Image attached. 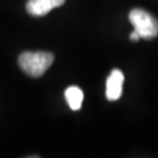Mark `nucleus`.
Returning <instances> with one entry per match:
<instances>
[{
	"mask_svg": "<svg viewBox=\"0 0 158 158\" xmlns=\"http://www.w3.org/2000/svg\"><path fill=\"white\" fill-rule=\"evenodd\" d=\"M54 62V55L48 52H25L19 56V64L32 77H40Z\"/></svg>",
	"mask_w": 158,
	"mask_h": 158,
	"instance_id": "1",
	"label": "nucleus"
},
{
	"mask_svg": "<svg viewBox=\"0 0 158 158\" xmlns=\"http://www.w3.org/2000/svg\"><path fill=\"white\" fill-rule=\"evenodd\" d=\"M129 20L141 39L151 40L158 35V20L144 10L136 8L129 13Z\"/></svg>",
	"mask_w": 158,
	"mask_h": 158,
	"instance_id": "2",
	"label": "nucleus"
},
{
	"mask_svg": "<svg viewBox=\"0 0 158 158\" xmlns=\"http://www.w3.org/2000/svg\"><path fill=\"white\" fill-rule=\"evenodd\" d=\"M123 83L124 75L118 69H114L108 76L106 96L109 101H117L123 93Z\"/></svg>",
	"mask_w": 158,
	"mask_h": 158,
	"instance_id": "3",
	"label": "nucleus"
},
{
	"mask_svg": "<svg viewBox=\"0 0 158 158\" xmlns=\"http://www.w3.org/2000/svg\"><path fill=\"white\" fill-rule=\"evenodd\" d=\"M26 10L31 15L42 17L53 10L51 0H28Z\"/></svg>",
	"mask_w": 158,
	"mask_h": 158,
	"instance_id": "4",
	"label": "nucleus"
},
{
	"mask_svg": "<svg viewBox=\"0 0 158 158\" xmlns=\"http://www.w3.org/2000/svg\"><path fill=\"white\" fill-rule=\"evenodd\" d=\"M64 97L72 110H80L83 102V91L76 85L68 87L64 91Z\"/></svg>",
	"mask_w": 158,
	"mask_h": 158,
	"instance_id": "5",
	"label": "nucleus"
},
{
	"mask_svg": "<svg viewBox=\"0 0 158 158\" xmlns=\"http://www.w3.org/2000/svg\"><path fill=\"white\" fill-rule=\"evenodd\" d=\"M64 1H66V0H51L53 8H56V7H60V6H62L63 4H64Z\"/></svg>",
	"mask_w": 158,
	"mask_h": 158,
	"instance_id": "6",
	"label": "nucleus"
},
{
	"mask_svg": "<svg viewBox=\"0 0 158 158\" xmlns=\"http://www.w3.org/2000/svg\"><path fill=\"white\" fill-rule=\"evenodd\" d=\"M141 39V36H139V34L136 32L135 29H134V32L130 34V40L131 41H138V40Z\"/></svg>",
	"mask_w": 158,
	"mask_h": 158,
	"instance_id": "7",
	"label": "nucleus"
}]
</instances>
